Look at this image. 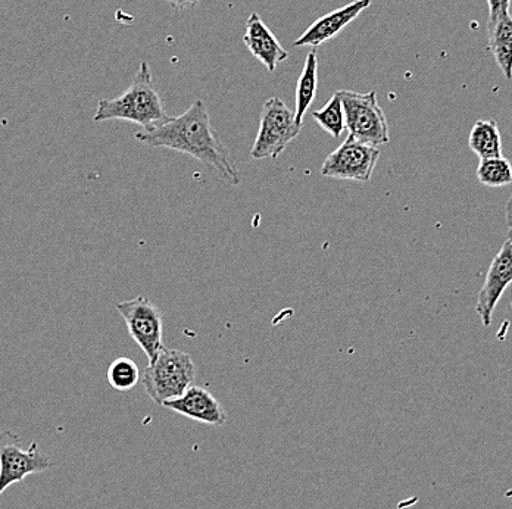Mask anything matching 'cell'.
Instances as JSON below:
<instances>
[{"mask_svg": "<svg viewBox=\"0 0 512 509\" xmlns=\"http://www.w3.org/2000/svg\"><path fill=\"white\" fill-rule=\"evenodd\" d=\"M136 140L149 148L170 149L192 156L231 186L240 184L239 170L215 133L208 108L202 99L193 102L179 117H170L151 131H139Z\"/></svg>", "mask_w": 512, "mask_h": 509, "instance_id": "cell-1", "label": "cell"}, {"mask_svg": "<svg viewBox=\"0 0 512 509\" xmlns=\"http://www.w3.org/2000/svg\"><path fill=\"white\" fill-rule=\"evenodd\" d=\"M168 118L161 95L155 89L151 67L143 61L133 83L123 95L115 99H103L98 103L93 121L96 124L111 120L130 121L142 126L143 131H151Z\"/></svg>", "mask_w": 512, "mask_h": 509, "instance_id": "cell-2", "label": "cell"}, {"mask_svg": "<svg viewBox=\"0 0 512 509\" xmlns=\"http://www.w3.org/2000/svg\"><path fill=\"white\" fill-rule=\"evenodd\" d=\"M195 362L180 349H162L143 373L142 384L156 405L179 398L196 379Z\"/></svg>", "mask_w": 512, "mask_h": 509, "instance_id": "cell-3", "label": "cell"}, {"mask_svg": "<svg viewBox=\"0 0 512 509\" xmlns=\"http://www.w3.org/2000/svg\"><path fill=\"white\" fill-rule=\"evenodd\" d=\"M337 95L342 101L349 136L376 148L390 142L389 123L374 90L368 93L339 90Z\"/></svg>", "mask_w": 512, "mask_h": 509, "instance_id": "cell-4", "label": "cell"}, {"mask_svg": "<svg viewBox=\"0 0 512 509\" xmlns=\"http://www.w3.org/2000/svg\"><path fill=\"white\" fill-rule=\"evenodd\" d=\"M302 128L296 124L295 112L280 98H271L262 106L259 130L251 156L255 161L277 159L299 136Z\"/></svg>", "mask_w": 512, "mask_h": 509, "instance_id": "cell-5", "label": "cell"}, {"mask_svg": "<svg viewBox=\"0 0 512 509\" xmlns=\"http://www.w3.org/2000/svg\"><path fill=\"white\" fill-rule=\"evenodd\" d=\"M127 324L131 339L145 352L149 362L164 349V317L154 302L145 296L115 306Z\"/></svg>", "mask_w": 512, "mask_h": 509, "instance_id": "cell-6", "label": "cell"}, {"mask_svg": "<svg viewBox=\"0 0 512 509\" xmlns=\"http://www.w3.org/2000/svg\"><path fill=\"white\" fill-rule=\"evenodd\" d=\"M51 467V459L40 451L36 442L26 449L18 434L0 432V495L30 474L43 473Z\"/></svg>", "mask_w": 512, "mask_h": 509, "instance_id": "cell-7", "label": "cell"}, {"mask_svg": "<svg viewBox=\"0 0 512 509\" xmlns=\"http://www.w3.org/2000/svg\"><path fill=\"white\" fill-rule=\"evenodd\" d=\"M382 151L376 146L359 142L352 136L327 156L321 165V176L327 179L368 183Z\"/></svg>", "mask_w": 512, "mask_h": 509, "instance_id": "cell-8", "label": "cell"}, {"mask_svg": "<svg viewBox=\"0 0 512 509\" xmlns=\"http://www.w3.org/2000/svg\"><path fill=\"white\" fill-rule=\"evenodd\" d=\"M512 283V242L502 245L487 271L485 283L477 296L476 312L483 326H490L493 312Z\"/></svg>", "mask_w": 512, "mask_h": 509, "instance_id": "cell-9", "label": "cell"}, {"mask_svg": "<svg viewBox=\"0 0 512 509\" xmlns=\"http://www.w3.org/2000/svg\"><path fill=\"white\" fill-rule=\"evenodd\" d=\"M162 407L206 426L220 427L227 423L223 405L201 386H190L183 395L165 402Z\"/></svg>", "mask_w": 512, "mask_h": 509, "instance_id": "cell-10", "label": "cell"}, {"mask_svg": "<svg viewBox=\"0 0 512 509\" xmlns=\"http://www.w3.org/2000/svg\"><path fill=\"white\" fill-rule=\"evenodd\" d=\"M373 0H355V2L348 3L324 17L318 18L315 23L304 31L298 40H295L293 46L295 48H302V46H311V48H318L323 43L329 42L334 39L337 34L342 33L349 24L354 23L355 20L371 5Z\"/></svg>", "mask_w": 512, "mask_h": 509, "instance_id": "cell-11", "label": "cell"}, {"mask_svg": "<svg viewBox=\"0 0 512 509\" xmlns=\"http://www.w3.org/2000/svg\"><path fill=\"white\" fill-rule=\"evenodd\" d=\"M243 43L255 59H258L268 73H274L289 58V52L280 45L273 31L265 26L261 15L252 12L246 21V31L243 34Z\"/></svg>", "mask_w": 512, "mask_h": 509, "instance_id": "cell-12", "label": "cell"}, {"mask_svg": "<svg viewBox=\"0 0 512 509\" xmlns=\"http://www.w3.org/2000/svg\"><path fill=\"white\" fill-rule=\"evenodd\" d=\"M489 51L505 78H512V17L502 15L489 21Z\"/></svg>", "mask_w": 512, "mask_h": 509, "instance_id": "cell-13", "label": "cell"}, {"mask_svg": "<svg viewBox=\"0 0 512 509\" xmlns=\"http://www.w3.org/2000/svg\"><path fill=\"white\" fill-rule=\"evenodd\" d=\"M468 146H470L471 152L476 153L480 159L502 156L504 143H502L498 123L493 120L477 121L468 136Z\"/></svg>", "mask_w": 512, "mask_h": 509, "instance_id": "cell-14", "label": "cell"}, {"mask_svg": "<svg viewBox=\"0 0 512 509\" xmlns=\"http://www.w3.org/2000/svg\"><path fill=\"white\" fill-rule=\"evenodd\" d=\"M317 71L318 58L314 49L308 53L307 61H305L304 70L299 76L298 84H296V109L295 121L299 127H304V117L308 109L311 108L317 95Z\"/></svg>", "mask_w": 512, "mask_h": 509, "instance_id": "cell-15", "label": "cell"}, {"mask_svg": "<svg viewBox=\"0 0 512 509\" xmlns=\"http://www.w3.org/2000/svg\"><path fill=\"white\" fill-rule=\"evenodd\" d=\"M477 179L486 187H504L512 183V165L504 156L480 159Z\"/></svg>", "mask_w": 512, "mask_h": 509, "instance_id": "cell-16", "label": "cell"}, {"mask_svg": "<svg viewBox=\"0 0 512 509\" xmlns=\"http://www.w3.org/2000/svg\"><path fill=\"white\" fill-rule=\"evenodd\" d=\"M311 115L312 120L323 128L326 133L334 137V139H339L345 133V112H343L342 101H340L337 92L334 93L332 99L326 103L324 108H321L320 111L312 112Z\"/></svg>", "mask_w": 512, "mask_h": 509, "instance_id": "cell-17", "label": "cell"}, {"mask_svg": "<svg viewBox=\"0 0 512 509\" xmlns=\"http://www.w3.org/2000/svg\"><path fill=\"white\" fill-rule=\"evenodd\" d=\"M109 386L118 392H128L140 382V370L130 358H117L106 371Z\"/></svg>", "mask_w": 512, "mask_h": 509, "instance_id": "cell-18", "label": "cell"}, {"mask_svg": "<svg viewBox=\"0 0 512 509\" xmlns=\"http://www.w3.org/2000/svg\"><path fill=\"white\" fill-rule=\"evenodd\" d=\"M487 6H489V21H493L502 15L510 14L511 0H487Z\"/></svg>", "mask_w": 512, "mask_h": 509, "instance_id": "cell-19", "label": "cell"}, {"mask_svg": "<svg viewBox=\"0 0 512 509\" xmlns=\"http://www.w3.org/2000/svg\"><path fill=\"white\" fill-rule=\"evenodd\" d=\"M171 8L176 12L186 11V9L195 8L201 0H167Z\"/></svg>", "mask_w": 512, "mask_h": 509, "instance_id": "cell-20", "label": "cell"}, {"mask_svg": "<svg viewBox=\"0 0 512 509\" xmlns=\"http://www.w3.org/2000/svg\"><path fill=\"white\" fill-rule=\"evenodd\" d=\"M505 220H507L508 240L512 242V195L505 205Z\"/></svg>", "mask_w": 512, "mask_h": 509, "instance_id": "cell-21", "label": "cell"}]
</instances>
